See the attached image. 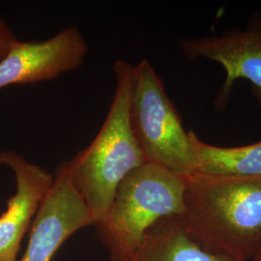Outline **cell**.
<instances>
[{"mask_svg": "<svg viewBox=\"0 0 261 261\" xmlns=\"http://www.w3.org/2000/svg\"><path fill=\"white\" fill-rule=\"evenodd\" d=\"M182 220L203 246L236 261H261V177L195 172L185 177Z\"/></svg>", "mask_w": 261, "mask_h": 261, "instance_id": "1", "label": "cell"}, {"mask_svg": "<svg viewBox=\"0 0 261 261\" xmlns=\"http://www.w3.org/2000/svg\"><path fill=\"white\" fill-rule=\"evenodd\" d=\"M112 71L116 86L101 129L86 148L66 161L72 184L91 211L95 224L108 213L122 180L146 162L130 127L135 65L118 59Z\"/></svg>", "mask_w": 261, "mask_h": 261, "instance_id": "2", "label": "cell"}, {"mask_svg": "<svg viewBox=\"0 0 261 261\" xmlns=\"http://www.w3.org/2000/svg\"><path fill=\"white\" fill-rule=\"evenodd\" d=\"M186 179L145 162L117 187L102 221L94 224L96 237L110 261H126L159 221L184 213Z\"/></svg>", "mask_w": 261, "mask_h": 261, "instance_id": "3", "label": "cell"}, {"mask_svg": "<svg viewBox=\"0 0 261 261\" xmlns=\"http://www.w3.org/2000/svg\"><path fill=\"white\" fill-rule=\"evenodd\" d=\"M130 121L146 162L184 177L196 172L189 130H185L162 79L146 59L135 65Z\"/></svg>", "mask_w": 261, "mask_h": 261, "instance_id": "4", "label": "cell"}, {"mask_svg": "<svg viewBox=\"0 0 261 261\" xmlns=\"http://www.w3.org/2000/svg\"><path fill=\"white\" fill-rule=\"evenodd\" d=\"M181 53L191 61L205 59L222 66L225 79L215 95L216 112H224L230 101L234 84L246 80L261 108V13L254 12L243 28H231L211 35L181 38Z\"/></svg>", "mask_w": 261, "mask_h": 261, "instance_id": "5", "label": "cell"}, {"mask_svg": "<svg viewBox=\"0 0 261 261\" xmlns=\"http://www.w3.org/2000/svg\"><path fill=\"white\" fill-rule=\"evenodd\" d=\"M94 224L91 211L72 184L63 162L56 168L53 184L30 226L28 247L18 261H51L72 235Z\"/></svg>", "mask_w": 261, "mask_h": 261, "instance_id": "6", "label": "cell"}, {"mask_svg": "<svg viewBox=\"0 0 261 261\" xmlns=\"http://www.w3.org/2000/svg\"><path fill=\"white\" fill-rule=\"evenodd\" d=\"M88 47L75 25L41 42L17 41L0 59V89L49 82L84 64Z\"/></svg>", "mask_w": 261, "mask_h": 261, "instance_id": "7", "label": "cell"}, {"mask_svg": "<svg viewBox=\"0 0 261 261\" xmlns=\"http://www.w3.org/2000/svg\"><path fill=\"white\" fill-rule=\"evenodd\" d=\"M0 166L9 168L16 179V193L0 215V261H18L22 239L53 184L54 174L14 150L0 151Z\"/></svg>", "mask_w": 261, "mask_h": 261, "instance_id": "8", "label": "cell"}, {"mask_svg": "<svg viewBox=\"0 0 261 261\" xmlns=\"http://www.w3.org/2000/svg\"><path fill=\"white\" fill-rule=\"evenodd\" d=\"M126 261H236L210 250L188 231L180 216L159 221Z\"/></svg>", "mask_w": 261, "mask_h": 261, "instance_id": "9", "label": "cell"}, {"mask_svg": "<svg viewBox=\"0 0 261 261\" xmlns=\"http://www.w3.org/2000/svg\"><path fill=\"white\" fill-rule=\"evenodd\" d=\"M189 134L196 172L228 177H261V140L248 145L224 147L207 143L194 130H189Z\"/></svg>", "mask_w": 261, "mask_h": 261, "instance_id": "10", "label": "cell"}, {"mask_svg": "<svg viewBox=\"0 0 261 261\" xmlns=\"http://www.w3.org/2000/svg\"><path fill=\"white\" fill-rule=\"evenodd\" d=\"M17 41L18 39L13 29L8 22L0 16V59L5 56Z\"/></svg>", "mask_w": 261, "mask_h": 261, "instance_id": "11", "label": "cell"}]
</instances>
